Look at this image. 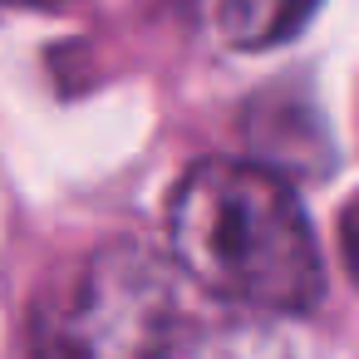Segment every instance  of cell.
<instances>
[{
	"label": "cell",
	"mask_w": 359,
	"mask_h": 359,
	"mask_svg": "<svg viewBox=\"0 0 359 359\" xmlns=\"http://www.w3.org/2000/svg\"><path fill=\"white\" fill-rule=\"evenodd\" d=\"M168 246L192 285L241 310L305 315L325 290L310 217L261 163L207 158L187 168L168 197Z\"/></svg>",
	"instance_id": "1"
},
{
	"label": "cell",
	"mask_w": 359,
	"mask_h": 359,
	"mask_svg": "<svg viewBox=\"0 0 359 359\" xmlns=\"http://www.w3.org/2000/svg\"><path fill=\"white\" fill-rule=\"evenodd\" d=\"M339 256H344V266H349V276L359 285V197L339 212Z\"/></svg>",
	"instance_id": "4"
},
{
	"label": "cell",
	"mask_w": 359,
	"mask_h": 359,
	"mask_svg": "<svg viewBox=\"0 0 359 359\" xmlns=\"http://www.w3.org/2000/svg\"><path fill=\"white\" fill-rule=\"evenodd\" d=\"M6 6H25V11H65L74 0H6Z\"/></svg>",
	"instance_id": "5"
},
{
	"label": "cell",
	"mask_w": 359,
	"mask_h": 359,
	"mask_svg": "<svg viewBox=\"0 0 359 359\" xmlns=\"http://www.w3.org/2000/svg\"><path fill=\"white\" fill-rule=\"evenodd\" d=\"M177 334V276L138 246H99L35 320L40 359H163Z\"/></svg>",
	"instance_id": "2"
},
{
	"label": "cell",
	"mask_w": 359,
	"mask_h": 359,
	"mask_svg": "<svg viewBox=\"0 0 359 359\" xmlns=\"http://www.w3.org/2000/svg\"><path fill=\"white\" fill-rule=\"evenodd\" d=\"M320 11V0H222L217 25L236 50H276Z\"/></svg>",
	"instance_id": "3"
}]
</instances>
